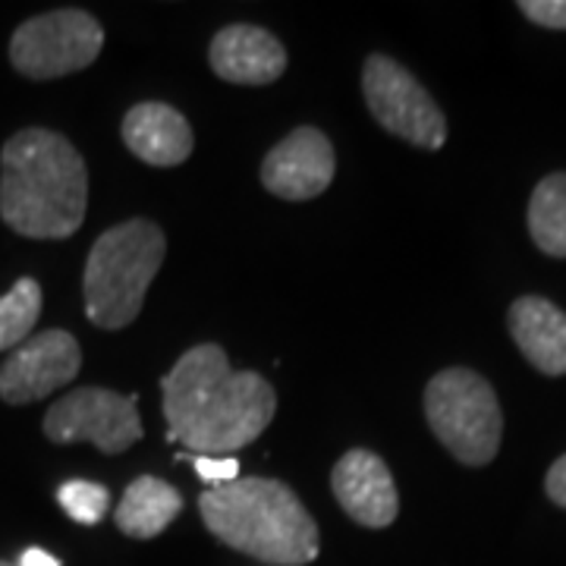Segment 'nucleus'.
I'll return each mask as SVG.
<instances>
[{"mask_svg":"<svg viewBox=\"0 0 566 566\" xmlns=\"http://www.w3.org/2000/svg\"><path fill=\"white\" fill-rule=\"evenodd\" d=\"M104 48V29L85 10H51L25 20L10 39V63L29 80H61L88 70Z\"/></svg>","mask_w":566,"mask_h":566,"instance_id":"obj_6","label":"nucleus"},{"mask_svg":"<svg viewBox=\"0 0 566 566\" xmlns=\"http://www.w3.org/2000/svg\"><path fill=\"white\" fill-rule=\"evenodd\" d=\"M199 513L218 542L262 564L305 566L322 551L312 513L277 479L245 475L214 485L199 497Z\"/></svg>","mask_w":566,"mask_h":566,"instance_id":"obj_3","label":"nucleus"},{"mask_svg":"<svg viewBox=\"0 0 566 566\" xmlns=\"http://www.w3.org/2000/svg\"><path fill=\"white\" fill-rule=\"evenodd\" d=\"M82 368V349L66 331H41L0 365V400L25 406L66 387Z\"/></svg>","mask_w":566,"mask_h":566,"instance_id":"obj_9","label":"nucleus"},{"mask_svg":"<svg viewBox=\"0 0 566 566\" xmlns=\"http://www.w3.org/2000/svg\"><path fill=\"white\" fill-rule=\"evenodd\" d=\"M13 566H61V560L54 554H48L44 547H25Z\"/></svg>","mask_w":566,"mask_h":566,"instance_id":"obj_22","label":"nucleus"},{"mask_svg":"<svg viewBox=\"0 0 566 566\" xmlns=\"http://www.w3.org/2000/svg\"><path fill=\"white\" fill-rule=\"evenodd\" d=\"M0 566H13V564H7V560H0Z\"/></svg>","mask_w":566,"mask_h":566,"instance_id":"obj_23","label":"nucleus"},{"mask_svg":"<svg viewBox=\"0 0 566 566\" xmlns=\"http://www.w3.org/2000/svg\"><path fill=\"white\" fill-rule=\"evenodd\" d=\"M167 441L196 457H230L259 441L277 397L259 371H233L218 344L186 349L161 378Z\"/></svg>","mask_w":566,"mask_h":566,"instance_id":"obj_1","label":"nucleus"},{"mask_svg":"<svg viewBox=\"0 0 566 566\" xmlns=\"http://www.w3.org/2000/svg\"><path fill=\"white\" fill-rule=\"evenodd\" d=\"M545 491L547 497L554 501L557 506H564L566 510V453L557 460V463L547 469V479H545Z\"/></svg>","mask_w":566,"mask_h":566,"instance_id":"obj_21","label":"nucleus"},{"mask_svg":"<svg viewBox=\"0 0 566 566\" xmlns=\"http://www.w3.org/2000/svg\"><path fill=\"white\" fill-rule=\"evenodd\" d=\"M88 170L76 145L51 129H22L0 151V218L25 240H66L85 221Z\"/></svg>","mask_w":566,"mask_h":566,"instance_id":"obj_2","label":"nucleus"},{"mask_svg":"<svg viewBox=\"0 0 566 566\" xmlns=\"http://www.w3.org/2000/svg\"><path fill=\"white\" fill-rule=\"evenodd\" d=\"M44 434L54 444H95L107 457L142 441L136 394L123 397L107 387H80L61 397L44 416Z\"/></svg>","mask_w":566,"mask_h":566,"instance_id":"obj_8","label":"nucleus"},{"mask_svg":"<svg viewBox=\"0 0 566 566\" xmlns=\"http://www.w3.org/2000/svg\"><path fill=\"white\" fill-rule=\"evenodd\" d=\"M331 488H334L337 504L346 510V516L365 528L390 526L400 513V497H397L390 465L365 447H356L337 460L331 472Z\"/></svg>","mask_w":566,"mask_h":566,"instance_id":"obj_11","label":"nucleus"},{"mask_svg":"<svg viewBox=\"0 0 566 566\" xmlns=\"http://www.w3.org/2000/svg\"><path fill=\"white\" fill-rule=\"evenodd\" d=\"M180 460L196 465L199 479L208 485H227L240 479V463L233 457H196V453H180Z\"/></svg>","mask_w":566,"mask_h":566,"instance_id":"obj_19","label":"nucleus"},{"mask_svg":"<svg viewBox=\"0 0 566 566\" xmlns=\"http://www.w3.org/2000/svg\"><path fill=\"white\" fill-rule=\"evenodd\" d=\"M182 513V494L174 485L155 475H139L123 491L120 504L114 510V523L129 538H158Z\"/></svg>","mask_w":566,"mask_h":566,"instance_id":"obj_15","label":"nucleus"},{"mask_svg":"<svg viewBox=\"0 0 566 566\" xmlns=\"http://www.w3.org/2000/svg\"><path fill=\"white\" fill-rule=\"evenodd\" d=\"M334 145L315 126H300L281 139L262 164L264 189L286 202L318 199L334 180Z\"/></svg>","mask_w":566,"mask_h":566,"instance_id":"obj_10","label":"nucleus"},{"mask_svg":"<svg viewBox=\"0 0 566 566\" xmlns=\"http://www.w3.org/2000/svg\"><path fill=\"white\" fill-rule=\"evenodd\" d=\"M363 95L371 117L397 139L424 151L444 148V114L406 66L385 54H371L363 70Z\"/></svg>","mask_w":566,"mask_h":566,"instance_id":"obj_7","label":"nucleus"},{"mask_svg":"<svg viewBox=\"0 0 566 566\" xmlns=\"http://www.w3.org/2000/svg\"><path fill=\"white\" fill-rule=\"evenodd\" d=\"M57 501L70 513V520H76L82 526H95V523H102L107 506H111V494L98 482L70 479L57 488Z\"/></svg>","mask_w":566,"mask_h":566,"instance_id":"obj_18","label":"nucleus"},{"mask_svg":"<svg viewBox=\"0 0 566 566\" xmlns=\"http://www.w3.org/2000/svg\"><path fill=\"white\" fill-rule=\"evenodd\" d=\"M528 233L551 259H566V174H551L528 199Z\"/></svg>","mask_w":566,"mask_h":566,"instance_id":"obj_16","label":"nucleus"},{"mask_svg":"<svg viewBox=\"0 0 566 566\" xmlns=\"http://www.w3.org/2000/svg\"><path fill=\"white\" fill-rule=\"evenodd\" d=\"M510 337L542 375H566V312L545 296H520L510 305Z\"/></svg>","mask_w":566,"mask_h":566,"instance_id":"obj_14","label":"nucleus"},{"mask_svg":"<svg viewBox=\"0 0 566 566\" xmlns=\"http://www.w3.org/2000/svg\"><path fill=\"white\" fill-rule=\"evenodd\" d=\"M167 255L164 230L155 221L133 218L95 240L85 274V315L102 331H120L139 318L145 293Z\"/></svg>","mask_w":566,"mask_h":566,"instance_id":"obj_4","label":"nucleus"},{"mask_svg":"<svg viewBox=\"0 0 566 566\" xmlns=\"http://www.w3.org/2000/svg\"><path fill=\"white\" fill-rule=\"evenodd\" d=\"M424 419L463 465H488L504 438L494 387L472 368H444L424 387Z\"/></svg>","mask_w":566,"mask_h":566,"instance_id":"obj_5","label":"nucleus"},{"mask_svg":"<svg viewBox=\"0 0 566 566\" xmlns=\"http://www.w3.org/2000/svg\"><path fill=\"white\" fill-rule=\"evenodd\" d=\"M126 148L151 167H177L192 155V126L177 107L161 102H142L123 117Z\"/></svg>","mask_w":566,"mask_h":566,"instance_id":"obj_13","label":"nucleus"},{"mask_svg":"<svg viewBox=\"0 0 566 566\" xmlns=\"http://www.w3.org/2000/svg\"><path fill=\"white\" fill-rule=\"evenodd\" d=\"M520 10L535 25L566 32V0H520Z\"/></svg>","mask_w":566,"mask_h":566,"instance_id":"obj_20","label":"nucleus"},{"mask_svg":"<svg viewBox=\"0 0 566 566\" xmlns=\"http://www.w3.org/2000/svg\"><path fill=\"white\" fill-rule=\"evenodd\" d=\"M211 70L233 85H268L286 70V51L271 32L259 25H227L211 39Z\"/></svg>","mask_w":566,"mask_h":566,"instance_id":"obj_12","label":"nucleus"},{"mask_svg":"<svg viewBox=\"0 0 566 566\" xmlns=\"http://www.w3.org/2000/svg\"><path fill=\"white\" fill-rule=\"evenodd\" d=\"M41 318V286L35 277H20L0 296V353H13L29 340Z\"/></svg>","mask_w":566,"mask_h":566,"instance_id":"obj_17","label":"nucleus"}]
</instances>
